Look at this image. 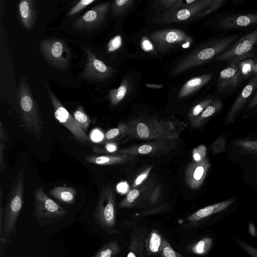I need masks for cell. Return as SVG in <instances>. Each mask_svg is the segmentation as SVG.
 Returning <instances> with one entry per match:
<instances>
[{
    "mask_svg": "<svg viewBox=\"0 0 257 257\" xmlns=\"http://www.w3.org/2000/svg\"><path fill=\"white\" fill-rule=\"evenodd\" d=\"M127 123L130 126L128 138L137 140L174 141L179 138L183 130V124L156 117H142Z\"/></svg>",
    "mask_w": 257,
    "mask_h": 257,
    "instance_id": "6da1fadb",
    "label": "cell"
},
{
    "mask_svg": "<svg viewBox=\"0 0 257 257\" xmlns=\"http://www.w3.org/2000/svg\"><path fill=\"white\" fill-rule=\"evenodd\" d=\"M238 37V35H231L211 41L190 52L173 67L172 73L176 75L193 67L214 60L227 50Z\"/></svg>",
    "mask_w": 257,
    "mask_h": 257,
    "instance_id": "7a4b0ae2",
    "label": "cell"
},
{
    "mask_svg": "<svg viewBox=\"0 0 257 257\" xmlns=\"http://www.w3.org/2000/svg\"><path fill=\"white\" fill-rule=\"evenodd\" d=\"M17 95L24 125L33 134L42 135L43 121L38 103L25 76L20 81Z\"/></svg>",
    "mask_w": 257,
    "mask_h": 257,
    "instance_id": "3957f363",
    "label": "cell"
},
{
    "mask_svg": "<svg viewBox=\"0 0 257 257\" xmlns=\"http://www.w3.org/2000/svg\"><path fill=\"white\" fill-rule=\"evenodd\" d=\"M24 169L22 168L11 187L6 205L4 217V231L9 234L16 223L24 204Z\"/></svg>",
    "mask_w": 257,
    "mask_h": 257,
    "instance_id": "277c9868",
    "label": "cell"
},
{
    "mask_svg": "<svg viewBox=\"0 0 257 257\" xmlns=\"http://www.w3.org/2000/svg\"><path fill=\"white\" fill-rule=\"evenodd\" d=\"M257 49V29L236 40L227 50L214 60L236 64L248 57H253Z\"/></svg>",
    "mask_w": 257,
    "mask_h": 257,
    "instance_id": "5b68a950",
    "label": "cell"
},
{
    "mask_svg": "<svg viewBox=\"0 0 257 257\" xmlns=\"http://www.w3.org/2000/svg\"><path fill=\"white\" fill-rule=\"evenodd\" d=\"M40 48L46 61L53 67L64 70L72 57L71 50L62 39L52 38L42 40Z\"/></svg>",
    "mask_w": 257,
    "mask_h": 257,
    "instance_id": "8992f818",
    "label": "cell"
},
{
    "mask_svg": "<svg viewBox=\"0 0 257 257\" xmlns=\"http://www.w3.org/2000/svg\"><path fill=\"white\" fill-rule=\"evenodd\" d=\"M149 39L157 51L166 53L175 48L186 47L192 42L191 37L178 29H165L150 33Z\"/></svg>",
    "mask_w": 257,
    "mask_h": 257,
    "instance_id": "52a82bcc",
    "label": "cell"
},
{
    "mask_svg": "<svg viewBox=\"0 0 257 257\" xmlns=\"http://www.w3.org/2000/svg\"><path fill=\"white\" fill-rule=\"evenodd\" d=\"M213 0H201L190 5L174 8L157 15L154 21L159 24H165L193 20L205 10Z\"/></svg>",
    "mask_w": 257,
    "mask_h": 257,
    "instance_id": "ba28073f",
    "label": "cell"
},
{
    "mask_svg": "<svg viewBox=\"0 0 257 257\" xmlns=\"http://www.w3.org/2000/svg\"><path fill=\"white\" fill-rule=\"evenodd\" d=\"M97 223L103 229L109 230L115 225V199L109 186L103 188L94 213Z\"/></svg>",
    "mask_w": 257,
    "mask_h": 257,
    "instance_id": "9c48e42d",
    "label": "cell"
},
{
    "mask_svg": "<svg viewBox=\"0 0 257 257\" xmlns=\"http://www.w3.org/2000/svg\"><path fill=\"white\" fill-rule=\"evenodd\" d=\"M46 87L53 108L55 118L72 134L78 142L83 145H90V139L55 96L48 84L46 85Z\"/></svg>",
    "mask_w": 257,
    "mask_h": 257,
    "instance_id": "30bf717a",
    "label": "cell"
},
{
    "mask_svg": "<svg viewBox=\"0 0 257 257\" xmlns=\"http://www.w3.org/2000/svg\"><path fill=\"white\" fill-rule=\"evenodd\" d=\"M34 214L38 219L61 218L66 213L59 204L50 198L39 186L35 191Z\"/></svg>",
    "mask_w": 257,
    "mask_h": 257,
    "instance_id": "8fae6325",
    "label": "cell"
},
{
    "mask_svg": "<svg viewBox=\"0 0 257 257\" xmlns=\"http://www.w3.org/2000/svg\"><path fill=\"white\" fill-rule=\"evenodd\" d=\"M174 141H153L133 145L117 150L111 154L128 156L147 155L159 156L167 154L176 147Z\"/></svg>",
    "mask_w": 257,
    "mask_h": 257,
    "instance_id": "7c38bea8",
    "label": "cell"
},
{
    "mask_svg": "<svg viewBox=\"0 0 257 257\" xmlns=\"http://www.w3.org/2000/svg\"><path fill=\"white\" fill-rule=\"evenodd\" d=\"M110 7V3L98 4L76 19L72 23L77 31H89L99 27L104 22Z\"/></svg>",
    "mask_w": 257,
    "mask_h": 257,
    "instance_id": "4fadbf2b",
    "label": "cell"
},
{
    "mask_svg": "<svg viewBox=\"0 0 257 257\" xmlns=\"http://www.w3.org/2000/svg\"><path fill=\"white\" fill-rule=\"evenodd\" d=\"M83 50L87 61L81 77L93 82H101L108 79L113 73V69L99 59L90 49L84 48Z\"/></svg>",
    "mask_w": 257,
    "mask_h": 257,
    "instance_id": "5bb4252c",
    "label": "cell"
},
{
    "mask_svg": "<svg viewBox=\"0 0 257 257\" xmlns=\"http://www.w3.org/2000/svg\"><path fill=\"white\" fill-rule=\"evenodd\" d=\"M211 167L207 158L201 161H193L188 164L185 172V181L192 189H198L203 183Z\"/></svg>",
    "mask_w": 257,
    "mask_h": 257,
    "instance_id": "9a60e30c",
    "label": "cell"
},
{
    "mask_svg": "<svg viewBox=\"0 0 257 257\" xmlns=\"http://www.w3.org/2000/svg\"><path fill=\"white\" fill-rule=\"evenodd\" d=\"M241 71L236 64H231L221 70L218 75L217 91L225 92L235 89L239 84Z\"/></svg>",
    "mask_w": 257,
    "mask_h": 257,
    "instance_id": "2e32d148",
    "label": "cell"
},
{
    "mask_svg": "<svg viewBox=\"0 0 257 257\" xmlns=\"http://www.w3.org/2000/svg\"><path fill=\"white\" fill-rule=\"evenodd\" d=\"M257 24V13L236 14L224 17L218 23L219 28L233 29Z\"/></svg>",
    "mask_w": 257,
    "mask_h": 257,
    "instance_id": "e0dca14e",
    "label": "cell"
},
{
    "mask_svg": "<svg viewBox=\"0 0 257 257\" xmlns=\"http://www.w3.org/2000/svg\"><path fill=\"white\" fill-rule=\"evenodd\" d=\"M257 87V75L254 76L245 85L231 106L226 116V121L229 123L233 121L236 114L247 101Z\"/></svg>",
    "mask_w": 257,
    "mask_h": 257,
    "instance_id": "ac0fdd59",
    "label": "cell"
},
{
    "mask_svg": "<svg viewBox=\"0 0 257 257\" xmlns=\"http://www.w3.org/2000/svg\"><path fill=\"white\" fill-rule=\"evenodd\" d=\"M137 159L136 156L124 155H91L85 160L89 163L98 165H113L130 163Z\"/></svg>",
    "mask_w": 257,
    "mask_h": 257,
    "instance_id": "d6986e66",
    "label": "cell"
},
{
    "mask_svg": "<svg viewBox=\"0 0 257 257\" xmlns=\"http://www.w3.org/2000/svg\"><path fill=\"white\" fill-rule=\"evenodd\" d=\"M18 9L21 22L24 28L31 29L37 19V11L33 0H23L19 2Z\"/></svg>",
    "mask_w": 257,
    "mask_h": 257,
    "instance_id": "ffe728a7",
    "label": "cell"
},
{
    "mask_svg": "<svg viewBox=\"0 0 257 257\" xmlns=\"http://www.w3.org/2000/svg\"><path fill=\"white\" fill-rule=\"evenodd\" d=\"M234 200L229 199L207 206L196 211L186 218L189 221H198L215 213L226 209L234 202Z\"/></svg>",
    "mask_w": 257,
    "mask_h": 257,
    "instance_id": "44dd1931",
    "label": "cell"
},
{
    "mask_svg": "<svg viewBox=\"0 0 257 257\" xmlns=\"http://www.w3.org/2000/svg\"><path fill=\"white\" fill-rule=\"evenodd\" d=\"M212 77V74H205L188 80L180 89L179 97L183 98L188 96L208 83Z\"/></svg>",
    "mask_w": 257,
    "mask_h": 257,
    "instance_id": "7402d4cb",
    "label": "cell"
},
{
    "mask_svg": "<svg viewBox=\"0 0 257 257\" xmlns=\"http://www.w3.org/2000/svg\"><path fill=\"white\" fill-rule=\"evenodd\" d=\"M222 106V102L220 99L213 100L195 119L190 122V125L193 127H200L209 118L217 113Z\"/></svg>",
    "mask_w": 257,
    "mask_h": 257,
    "instance_id": "603a6c76",
    "label": "cell"
},
{
    "mask_svg": "<svg viewBox=\"0 0 257 257\" xmlns=\"http://www.w3.org/2000/svg\"><path fill=\"white\" fill-rule=\"evenodd\" d=\"M77 190L73 187L57 186L50 191V194L63 203L72 204L74 203Z\"/></svg>",
    "mask_w": 257,
    "mask_h": 257,
    "instance_id": "cb8c5ba5",
    "label": "cell"
},
{
    "mask_svg": "<svg viewBox=\"0 0 257 257\" xmlns=\"http://www.w3.org/2000/svg\"><path fill=\"white\" fill-rule=\"evenodd\" d=\"M130 126L127 123H119L116 127L107 131L104 135V140L107 142L114 141L123 137L127 136Z\"/></svg>",
    "mask_w": 257,
    "mask_h": 257,
    "instance_id": "d4e9b609",
    "label": "cell"
},
{
    "mask_svg": "<svg viewBox=\"0 0 257 257\" xmlns=\"http://www.w3.org/2000/svg\"><path fill=\"white\" fill-rule=\"evenodd\" d=\"M163 238L156 230H153L146 240V247L149 253H160Z\"/></svg>",
    "mask_w": 257,
    "mask_h": 257,
    "instance_id": "484cf974",
    "label": "cell"
},
{
    "mask_svg": "<svg viewBox=\"0 0 257 257\" xmlns=\"http://www.w3.org/2000/svg\"><path fill=\"white\" fill-rule=\"evenodd\" d=\"M128 91V86L123 82L117 88L109 92L108 98L110 103L115 105L120 102L125 97Z\"/></svg>",
    "mask_w": 257,
    "mask_h": 257,
    "instance_id": "4316f807",
    "label": "cell"
},
{
    "mask_svg": "<svg viewBox=\"0 0 257 257\" xmlns=\"http://www.w3.org/2000/svg\"><path fill=\"white\" fill-rule=\"evenodd\" d=\"M120 251L117 242L111 241L103 246L94 257H114Z\"/></svg>",
    "mask_w": 257,
    "mask_h": 257,
    "instance_id": "83f0119b",
    "label": "cell"
},
{
    "mask_svg": "<svg viewBox=\"0 0 257 257\" xmlns=\"http://www.w3.org/2000/svg\"><path fill=\"white\" fill-rule=\"evenodd\" d=\"M73 117L82 131L85 133L89 126L91 120L82 106H79L75 110L73 113Z\"/></svg>",
    "mask_w": 257,
    "mask_h": 257,
    "instance_id": "f1b7e54d",
    "label": "cell"
},
{
    "mask_svg": "<svg viewBox=\"0 0 257 257\" xmlns=\"http://www.w3.org/2000/svg\"><path fill=\"white\" fill-rule=\"evenodd\" d=\"M213 240L210 237H204L195 243L191 248L192 252L196 254L203 255L210 249Z\"/></svg>",
    "mask_w": 257,
    "mask_h": 257,
    "instance_id": "f546056e",
    "label": "cell"
},
{
    "mask_svg": "<svg viewBox=\"0 0 257 257\" xmlns=\"http://www.w3.org/2000/svg\"><path fill=\"white\" fill-rule=\"evenodd\" d=\"M133 1L117 0L112 3L111 11L114 16H119L124 14L126 10L133 6Z\"/></svg>",
    "mask_w": 257,
    "mask_h": 257,
    "instance_id": "4dcf8cb0",
    "label": "cell"
},
{
    "mask_svg": "<svg viewBox=\"0 0 257 257\" xmlns=\"http://www.w3.org/2000/svg\"><path fill=\"white\" fill-rule=\"evenodd\" d=\"M212 98L205 99L195 105L189 111L188 118L190 122L195 119L213 101Z\"/></svg>",
    "mask_w": 257,
    "mask_h": 257,
    "instance_id": "1f68e13d",
    "label": "cell"
},
{
    "mask_svg": "<svg viewBox=\"0 0 257 257\" xmlns=\"http://www.w3.org/2000/svg\"><path fill=\"white\" fill-rule=\"evenodd\" d=\"M140 195V190L135 188L131 190L126 197L121 201L119 207H130L132 206Z\"/></svg>",
    "mask_w": 257,
    "mask_h": 257,
    "instance_id": "d6a6232c",
    "label": "cell"
},
{
    "mask_svg": "<svg viewBox=\"0 0 257 257\" xmlns=\"http://www.w3.org/2000/svg\"><path fill=\"white\" fill-rule=\"evenodd\" d=\"M224 2V0H213L210 5L205 10L197 15L193 20L203 18L216 11L222 6Z\"/></svg>",
    "mask_w": 257,
    "mask_h": 257,
    "instance_id": "836d02e7",
    "label": "cell"
},
{
    "mask_svg": "<svg viewBox=\"0 0 257 257\" xmlns=\"http://www.w3.org/2000/svg\"><path fill=\"white\" fill-rule=\"evenodd\" d=\"M160 257H183L176 252L172 247L171 244L163 238V243L160 251Z\"/></svg>",
    "mask_w": 257,
    "mask_h": 257,
    "instance_id": "e575fe53",
    "label": "cell"
},
{
    "mask_svg": "<svg viewBox=\"0 0 257 257\" xmlns=\"http://www.w3.org/2000/svg\"><path fill=\"white\" fill-rule=\"evenodd\" d=\"M123 40L120 35L113 37L108 42L107 48L108 52H115L122 47Z\"/></svg>",
    "mask_w": 257,
    "mask_h": 257,
    "instance_id": "d590c367",
    "label": "cell"
},
{
    "mask_svg": "<svg viewBox=\"0 0 257 257\" xmlns=\"http://www.w3.org/2000/svg\"><path fill=\"white\" fill-rule=\"evenodd\" d=\"M95 1V0H81L78 1L69 10L67 14L68 16L70 17L76 15Z\"/></svg>",
    "mask_w": 257,
    "mask_h": 257,
    "instance_id": "8d00e7d4",
    "label": "cell"
},
{
    "mask_svg": "<svg viewBox=\"0 0 257 257\" xmlns=\"http://www.w3.org/2000/svg\"><path fill=\"white\" fill-rule=\"evenodd\" d=\"M206 147L203 145H200L193 150L192 157L194 161H201L206 158Z\"/></svg>",
    "mask_w": 257,
    "mask_h": 257,
    "instance_id": "74e56055",
    "label": "cell"
},
{
    "mask_svg": "<svg viewBox=\"0 0 257 257\" xmlns=\"http://www.w3.org/2000/svg\"><path fill=\"white\" fill-rule=\"evenodd\" d=\"M235 144L246 151L257 153V141L239 140L236 142Z\"/></svg>",
    "mask_w": 257,
    "mask_h": 257,
    "instance_id": "f35d334b",
    "label": "cell"
},
{
    "mask_svg": "<svg viewBox=\"0 0 257 257\" xmlns=\"http://www.w3.org/2000/svg\"><path fill=\"white\" fill-rule=\"evenodd\" d=\"M140 47L145 52L154 53L157 52L154 45L149 38L143 37L140 41Z\"/></svg>",
    "mask_w": 257,
    "mask_h": 257,
    "instance_id": "ab89813d",
    "label": "cell"
},
{
    "mask_svg": "<svg viewBox=\"0 0 257 257\" xmlns=\"http://www.w3.org/2000/svg\"><path fill=\"white\" fill-rule=\"evenodd\" d=\"M152 169V166H150L138 175L133 182V188L138 187L143 183V182L148 178Z\"/></svg>",
    "mask_w": 257,
    "mask_h": 257,
    "instance_id": "60d3db41",
    "label": "cell"
},
{
    "mask_svg": "<svg viewBox=\"0 0 257 257\" xmlns=\"http://www.w3.org/2000/svg\"><path fill=\"white\" fill-rule=\"evenodd\" d=\"M211 148L214 153H218L224 151L225 142L222 137L217 139L211 145Z\"/></svg>",
    "mask_w": 257,
    "mask_h": 257,
    "instance_id": "b9f144b4",
    "label": "cell"
},
{
    "mask_svg": "<svg viewBox=\"0 0 257 257\" xmlns=\"http://www.w3.org/2000/svg\"><path fill=\"white\" fill-rule=\"evenodd\" d=\"M237 242L244 250H245L251 257H257V249L248 245L242 241L237 240Z\"/></svg>",
    "mask_w": 257,
    "mask_h": 257,
    "instance_id": "7bdbcfd3",
    "label": "cell"
},
{
    "mask_svg": "<svg viewBox=\"0 0 257 257\" xmlns=\"http://www.w3.org/2000/svg\"><path fill=\"white\" fill-rule=\"evenodd\" d=\"M160 191L161 190L159 187H157L154 189L148 196V201L152 203L156 202L159 198Z\"/></svg>",
    "mask_w": 257,
    "mask_h": 257,
    "instance_id": "ee69618b",
    "label": "cell"
},
{
    "mask_svg": "<svg viewBox=\"0 0 257 257\" xmlns=\"http://www.w3.org/2000/svg\"><path fill=\"white\" fill-rule=\"evenodd\" d=\"M9 140V135L6 126L2 122H0V142L5 144Z\"/></svg>",
    "mask_w": 257,
    "mask_h": 257,
    "instance_id": "f6af8a7d",
    "label": "cell"
},
{
    "mask_svg": "<svg viewBox=\"0 0 257 257\" xmlns=\"http://www.w3.org/2000/svg\"><path fill=\"white\" fill-rule=\"evenodd\" d=\"M5 144L0 142V170L4 171L6 170V164L4 160V150Z\"/></svg>",
    "mask_w": 257,
    "mask_h": 257,
    "instance_id": "bcb514c9",
    "label": "cell"
},
{
    "mask_svg": "<svg viewBox=\"0 0 257 257\" xmlns=\"http://www.w3.org/2000/svg\"><path fill=\"white\" fill-rule=\"evenodd\" d=\"M128 185L126 182H121L119 183L117 187L118 191L121 193H125L128 189Z\"/></svg>",
    "mask_w": 257,
    "mask_h": 257,
    "instance_id": "7dc6e473",
    "label": "cell"
},
{
    "mask_svg": "<svg viewBox=\"0 0 257 257\" xmlns=\"http://www.w3.org/2000/svg\"><path fill=\"white\" fill-rule=\"evenodd\" d=\"M257 105V93L255 94L254 97L250 100L248 105V108H251L254 107Z\"/></svg>",
    "mask_w": 257,
    "mask_h": 257,
    "instance_id": "c3c4849f",
    "label": "cell"
},
{
    "mask_svg": "<svg viewBox=\"0 0 257 257\" xmlns=\"http://www.w3.org/2000/svg\"><path fill=\"white\" fill-rule=\"evenodd\" d=\"M100 134H101V133H100L99 131H94L92 135H91V139L94 142L98 141L100 140L99 139L100 137Z\"/></svg>",
    "mask_w": 257,
    "mask_h": 257,
    "instance_id": "681fc988",
    "label": "cell"
},
{
    "mask_svg": "<svg viewBox=\"0 0 257 257\" xmlns=\"http://www.w3.org/2000/svg\"><path fill=\"white\" fill-rule=\"evenodd\" d=\"M248 227H249V231L250 234L252 236H255L256 234V230L255 229V227H254L253 224H252V223H250L248 226Z\"/></svg>",
    "mask_w": 257,
    "mask_h": 257,
    "instance_id": "f907efd6",
    "label": "cell"
},
{
    "mask_svg": "<svg viewBox=\"0 0 257 257\" xmlns=\"http://www.w3.org/2000/svg\"><path fill=\"white\" fill-rule=\"evenodd\" d=\"M127 257H137V256L133 252L130 251L128 252Z\"/></svg>",
    "mask_w": 257,
    "mask_h": 257,
    "instance_id": "816d5d0a",
    "label": "cell"
},
{
    "mask_svg": "<svg viewBox=\"0 0 257 257\" xmlns=\"http://www.w3.org/2000/svg\"><path fill=\"white\" fill-rule=\"evenodd\" d=\"M256 63H257V61H256Z\"/></svg>",
    "mask_w": 257,
    "mask_h": 257,
    "instance_id": "f5cc1de1",
    "label": "cell"
}]
</instances>
